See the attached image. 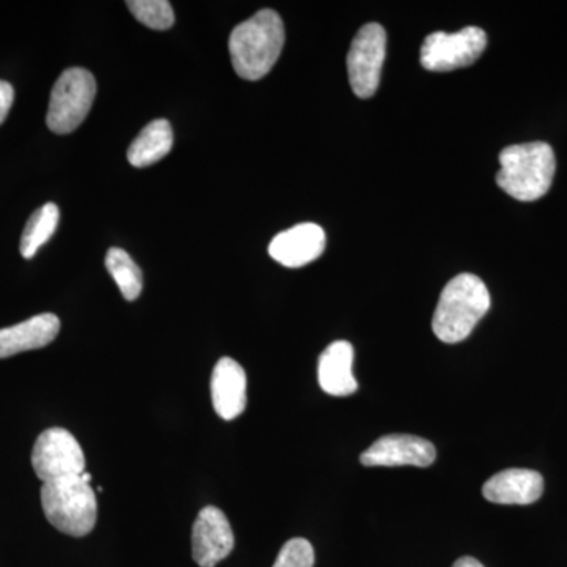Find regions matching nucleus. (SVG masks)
I'll return each instance as SVG.
<instances>
[{"label":"nucleus","mask_w":567,"mask_h":567,"mask_svg":"<svg viewBox=\"0 0 567 567\" xmlns=\"http://www.w3.org/2000/svg\"><path fill=\"white\" fill-rule=\"evenodd\" d=\"M61 331V320L55 315H40L0 330V360L14 354L50 346Z\"/></svg>","instance_id":"nucleus-14"},{"label":"nucleus","mask_w":567,"mask_h":567,"mask_svg":"<svg viewBox=\"0 0 567 567\" xmlns=\"http://www.w3.org/2000/svg\"><path fill=\"white\" fill-rule=\"evenodd\" d=\"M235 537L221 509L207 506L193 525V558L200 567H215L233 554Z\"/></svg>","instance_id":"nucleus-9"},{"label":"nucleus","mask_w":567,"mask_h":567,"mask_svg":"<svg viewBox=\"0 0 567 567\" xmlns=\"http://www.w3.org/2000/svg\"><path fill=\"white\" fill-rule=\"evenodd\" d=\"M61 219V212L55 204H44L39 210L33 212L24 233H22L20 251L24 259H32L41 246L51 240Z\"/></svg>","instance_id":"nucleus-17"},{"label":"nucleus","mask_w":567,"mask_h":567,"mask_svg":"<svg viewBox=\"0 0 567 567\" xmlns=\"http://www.w3.org/2000/svg\"><path fill=\"white\" fill-rule=\"evenodd\" d=\"M327 246V235L315 223L298 224L276 235L268 252L287 268H300L319 259Z\"/></svg>","instance_id":"nucleus-11"},{"label":"nucleus","mask_w":567,"mask_h":567,"mask_svg":"<svg viewBox=\"0 0 567 567\" xmlns=\"http://www.w3.org/2000/svg\"><path fill=\"white\" fill-rule=\"evenodd\" d=\"M246 372L233 358H221L213 369L212 402L219 417L233 421L241 415L248 402Z\"/></svg>","instance_id":"nucleus-12"},{"label":"nucleus","mask_w":567,"mask_h":567,"mask_svg":"<svg viewBox=\"0 0 567 567\" xmlns=\"http://www.w3.org/2000/svg\"><path fill=\"white\" fill-rule=\"evenodd\" d=\"M14 91L13 85L7 81H0V125L6 122L7 115L13 106Z\"/></svg>","instance_id":"nucleus-21"},{"label":"nucleus","mask_w":567,"mask_h":567,"mask_svg":"<svg viewBox=\"0 0 567 567\" xmlns=\"http://www.w3.org/2000/svg\"><path fill=\"white\" fill-rule=\"evenodd\" d=\"M488 308L491 293L483 279L470 274L458 275L440 293L432 330L440 341L457 344L472 334Z\"/></svg>","instance_id":"nucleus-2"},{"label":"nucleus","mask_w":567,"mask_h":567,"mask_svg":"<svg viewBox=\"0 0 567 567\" xmlns=\"http://www.w3.org/2000/svg\"><path fill=\"white\" fill-rule=\"evenodd\" d=\"M386 55V32L382 24L369 22L358 31L347 55L350 87L358 99L375 95Z\"/></svg>","instance_id":"nucleus-6"},{"label":"nucleus","mask_w":567,"mask_h":567,"mask_svg":"<svg viewBox=\"0 0 567 567\" xmlns=\"http://www.w3.org/2000/svg\"><path fill=\"white\" fill-rule=\"evenodd\" d=\"M174 145L173 126L164 118L145 126L128 148V162L134 167H148L169 155Z\"/></svg>","instance_id":"nucleus-16"},{"label":"nucleus","mask_w":567,"mask_h":567,"mask_svg":"<svg viewBox=\"0 0 567 567\" xmlns=\"http://www.w3.org/2000/svg\"><path fill=\"white\" fill-rule=\"evenodd\" d=\"M316 554L309 540L295 537L287 540L276 558L274 567H315Z\"/></svg>","instance_id":"nucleus-20"},{"label":"nucleus","mask_w":567,"mask_h":567,"mask_svg":"<svg viewBox=\"0 0 567 567\" xmlns=\"http://www.w3.org/2000/svg\"><path fill=\"white\" fill-rule=\"evenodd\" d=\"M544 492L543 476L533 470L509 468L484 484L483 495L496 505H532Z\"/></svg>","instance_id":"nucleus-13"},{"label":"nucleus","mask_w":567,"mask_h":567,"mask_svg":"<svg viewBox=\"0 0 567 567\" xmlns=\"http://www.w3.org/2000/svg\"><path fill=\"white\" fill-rule=\"evenodd\" d=\"M487 47L483 29L470 25L454 33L434 32L421 47V65L429 71H453L473 65Z\"/></svg>","instance_id":"nucleus-7"},{"label":"nucleus","mask_w":567,"mask_h":567,"mask_svg":"<svg viewBox=\"0 0 567 567\" xmlns=\"http://www.w3.org/2000/svg\"><path fill=\"white\" fill-rule=\"evenodd\" d=\"M353 346L347 341H336L327 347L319 358V385L324 393L334 398H346L357 393L358 383L353 375Z\"/></svg>","instance_id":"nucleus-15"},{"label":"nucleus","mask_w":567,"mask_h":567,"mask_svg":"<svg viewBox=\"0 0 567 567\" xmlns=\"http://www.w3.org/2000/svg\"><path fill=\"white\" fill-rule=\"evenodd\" d=\"M502 169L496 183L506 194L522 203L546 196L557 171L554 148L546 142L509 145L499 153Z\"/></svg>","instance_id":"nucleus-3"},{"label":"nucleus","mask_w":567,"mask_h":567,"mask_svg":"<svg viewBox=\"0 0 567 567\" xmlns=\"http://www.w3.org/2000/svg\"><path fill=\"white\" fill-rule=\"evenodd\" d=\"M286 41L281 17L275 10L257 11L230 33L229 52L235 73L246 81L267 76L278 62Z\"/></svg>","instance_id":"nucleus-1"},{"label":"nucleus","mask_w":567,"mask_h":567,"mask_svg":"<svg viewBox=\"0 0 567 567\" xmlns=\"http://www.w3.org/2000/svg\"><path fill=\"white\" fill-rule=\"evenodd\" d=\"M106 268L115 284L128 301L140 298L142 292V271L125 249L111 248L106 254Z\"/></svg>","instance_id":"nucleus-18"},{"label":"nucleus","mask_w":567,"mask_h":567,"mask_svg":"<svg viewBox=\"0 0 567 567\" xmlns=\"http://www.w3.org/2000/svg\"><path fill=\"white\" fill-rule=\"evenodd\" d=\"M96 95V81L91 71L69 69L52 87L47 125L52 133H73L87 117Z\"/></svg>","instance_id":"nucleus-5"},{"label":"nucleus","mask_w":567,"mask_h":567,"mask_svg":"<svg viewBox=\"0 0 567 567\" xmlns=\"http://www.w3.org/2000/svg\"><path fill=\"white\" fill-rule=\"evenodd\" d=\"M92 476H81L44 483L41 487V506L48 522L73 537L87 536L95 528L99 517V503L91 486Z\"/></svg>","instance_id":"nucleus-4"},{"label":"nucleus","mask_w":567,"mask_h":567,"mask_svg":"<svg viewBox=\"0 0 567 567\" xmlns=\"http://www.w3.org/2000/svg\"><path fill=\"white\" fill-rule=\"evenodd\" d=\"M32 466L44 483L81 476L85 472V457L80 442L62 427H51L37 439L32 451Z\"/></svg>","instance_id":"nucleus-8"},{"label":"nucleus","mask_w":567,"mask_h":567,"mask_svg":"<svg viewBox=\"0 0 567 567\" xmlns=\"http://www.w3.org/2000/svg\"><path fill=\"white\" fill-rule=\"evenodd\" d=\"M435 446L415 435H385L361 454L364 466H429L434 464Z\"/></svg>","instance_id":"nucleus-10"},{"label":"nucleus","mask_w":567,"mask_h":567,"mask_svg":"<svg viewBox=\"0 0 567 567\" xmlns=\"http://www.w3.org/2000/svg\"><path fill=\"white\" fill-rule=\"evenodd\" d=\"M453 567H484L477 559L472 557L458 558Z\"/></svg>","instance_id":"nucleus-22"},{"label":"nucleus","mask_w":567,"mask_h":567,"mask_svg":"<svg viewBox=\"0 0 567 567\" xmlns=\"http://www.w3.org/2000/svg\"><path fill=\"white\" fill-rule=\"evenodd\" d=\"M126 6L137 21L153 31H167L174 25L173 6L167 0H130Z\"/></svg>","instance_id":"nucleus-19"}]
</instances>
